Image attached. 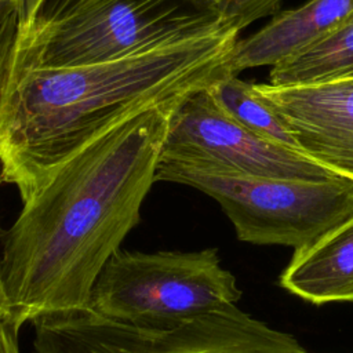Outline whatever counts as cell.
<instances>
[{"label":"cell","instance_id":"9a60e30c","mask_svg":"<svg viewBox=\"0 0 353 353\" xmlns=\"http://www.w3.org/2000/svg\"><path fill=\"white\" fill-rule=\"evenodd\" d=\"M19 323L15 320L10 307H0V353L19 352Z\"/></svg>","mask_w":353,"mask_h":353},{"label":"cell","instance_id":"30bf717a","mask_svg":"<svg viewBox=\"0 0 353 353\" xmlns=\"http://www.w3.org/2000/svg\"><path fill=\"white\" fill-rule=\"evenodd\" d=\"M279 283L313 305L353 302V216L310 245L294 250Z\"/></svg>","mask_w":353,"mask_h":353},{"label":"cell","instance_id":"5bb4252c","mask_svg":"<svg viewBox=\"0 0 353 353\" xmlns=\"http://www.w3.org/2000/svg\"><path fill=\"white\" fill-rule=\"evenodd\" d=\"M85 0H33L25 14L26 28L48 22Z\"/></svg>","mask_w":353,"mask_h":353},{"label":"cell","instance_id":"7a4b0ae2","mask_svg":"<svg viewBox=\"0 0 353 353\" xmlns=\"http://www.w3.org/2000/svg\"><path fill=\"white\" fill-rule=\"evenodd\" d=\"M234 25L113 61L14 68L0 90V182L26 201L66 159L153 106L233 74Z\"/></svg>","mask_w":353,"mask_h":353},{"label":"cell","instance_id":"4fadbf2b","mask_svg":"<svg viewBox=\"0 0 353 353\" xmlns=\"http://www.w3.org/2000/svg\"><path fill=\"white\" fill-rule=\"evenodd\" d=\"M212 7L240 32L252 22L276 15L283 0H208Z\"/></svg>","mask_w":353,"mask_h":353},{"label":"cell","instance_id":"6da1fadb","mask_svg":"<svg viewBox=\"0 0 353 353\" xmlns=\"http://www.w3.org/2000/svg\"><path fill=\"white\" fill-rule=\"evenodd\" d=\"M174 105L138 112L66 159L0 233L4 292L21 327L88 307L102 268L139 223Z\"/></svg>","mask_w":353,"mask_h":353},{"label":"cell","instance_id":"e0dca14e","mask_svg":"<svg viewBox=\"0 0 353 353\" xmlns=\"http://www.w3.org/2000/svg\"><path fill=\"white\" fill-rule=\"evenodd\" d=\"M18 6H19V10H21V6H22V0H14Z\"/></svg>","mask_w":353,"mask_h":353},{"label":"cell","instance_id":"8fae6325","mask_svg":"<svg viewBox=\"0 0 353 353\" xmlns=\"http://www.w3.org/2000/svg\"><path fill=\"white\" fill-rule=\"evenodd\" d=\"M353 80V12L338 26L272 66L269 84L303 87Z\"/></svg>","mask_w":353,"mask_h":353},{"label":"cell","instance_id":"3957f363","mask_svg":"<svg viewBox=\"0 0 353 353\" xmlns=\"http://www.w3.org/2000/svg\"><path fill=\"white\" fill-rule=\"evenodd\" d=\"M230 23L208 0H85L48 22L19 29L12 66L106 62Z\"/></svg>","mask_w":353,"mask_h":353},{"label":"cell","instance_id":"277c9868","mask_svg":"<svg viewBox=\"0 0 353 353\" xmlns=\"http://www.w3.org/2000/svg\"><path fill=\"white\" fill-rule=\"evenodd\" d=\"M154 181L192 186L218 201L240 241L310 245L353 216V179L255 176L161 153Z\"/></svg>","mask_w":353,"mask_h":353},{"label":"cell","instance_id":"52a82bcc","mask_svg":"<svg viewBox=\"0 0 353 353\" xmlns=\"http://www.w3.org/2000/svg\"><path fill=\"white\" fill-rule=\"evenodd\" d=\"M161 153L255 176L316 181L339 176L302 152L244 127L219 106L208 88L192 91L174 105Z\"/></svg>","mask_w":353,"mask_h":353},{"label":"cell","instance_id":"ba28073f","mask_svg":"<svg viewBox=\"0 0 353 353\" xmlns=\"http://www.w3.org/2000/svg\"><path fill=\"white\" fill-rule=\"evenodd\" d=\"M254 87L303 154L353 179V80L303 87L254 83Z\"/></svg>","mask_w":353,"mask_h":353},{"label":"cell","instance_id":"8992f818","mask_svg":"<svg viewBox=\"0 0 353 353\" xmlns=\"http://www.w3.org/2000/svg\"><path fill=\"white\" fill-rule=\"evenodd\" d=\"M32 353H310L292 334L230 305L168 328L106 320L87 309L32 321Z\"/></svg>","mask_w":353,"mask_h":353},{"label":"cell","instance_id":"7c38bea8","mask_svg":"<svg viewBox=\"0 0 353 353\" xmlns=\"http://www.w3.org/2000/svg\"><path fill=\"white\" fill-rule=\"evenodd\" d=\"M208 91L221 108L252 132L301 152L284 121L273 108L261 98L254 83H247L236 74H229L208 87Z\"/></svg>","mask_w":353,"mask_h":353},{"label":"cell","instance_id":"2e32d148","mask_svg":"<svg viewBox=\"0 0 353 353\" xmlns=\"http://www.w3.org/2000/svg\"><path fill=\"white\" fill-rule=\"evenodd\" d=\"M6 306H8V303H7V296L4 292V284H3V277H1V256H0V307H6Z\"/></svg>","mask_w":353,"mask_h":353},{"label":"cell","instance_id":"5b68a950","mask_svg":"<svg viewBox=\"0 0 353 353\" xmlns=\"http://www.w3.org/2000/svg\"><path fill=\"white\" fill-rule=\"evenodd\" d=\"M241 290L216 248L116 251L97 277L88 309L121 324L168 328L236 305Z\"/></svg>","mask_w":353,"mask_h":353},{"label":"cell","instance_id":"9c48e42d","mask_svg":"<svg viewBox=\"0 0 353 353\" xmlns=\"http://www.w3.org/2000/svg\"><path fill=\"white\" fill-rule=\"evenodd\" d=\"M352 12L353 0H309L277 12L262 29L237 40L229 69L237 76L250 68L274 66L338 26Z\"/></svg>","mask_w":353,"mask_h":353}]
</instances>
